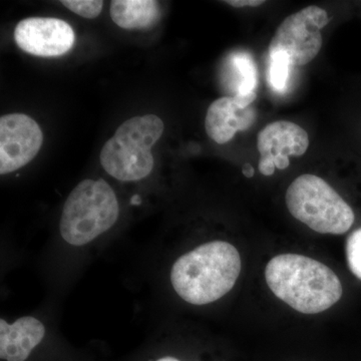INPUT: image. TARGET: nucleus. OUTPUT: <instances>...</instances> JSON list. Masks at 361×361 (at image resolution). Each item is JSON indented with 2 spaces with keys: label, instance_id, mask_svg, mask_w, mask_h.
<instances>
[{
  "label": "nucleus",
  "instance_id": "1",
  "mask_svg": "<svg viewBox=\"0 0 361 361\" xmlns=\"http://www.w3.org/2000/svg\"><path fill=\"white\" fill-rule=\"evenodd\" d=\"M268 287L277 298L303 314H318L341 300L338 276L323 264L299 254H280L265 268Z\"/></svg>",
  "mask_w": 361,
  "mask_h": 361
},
{
  "label": "nucleus",
  "instance_id": "2",
  "mask_svg": "<svg viewBox=\"0 0 361 361\" xmlns=\"http://www.w3.org/2000/svg\"><path fill=\"white\" fill-rule=\"evenodd\" d=\"M241 267L236 247L225 241L208 242L176 261L171 271V282L186 302L205 305L232 290Z\"/></svg>",
  "mask_w": 361,
  "mask_h": 361
},
{
  "label": "nucleus",
  "instance_id": "3",
  "mask_svg": "<svg viewBox=\"0 0 361 361\" xmlns=\"http://www.w3.org/2000/svg\"><path fill=\"white\" fill-rule=\"evenodd\" d=\"M164 129L163 121L155 115L130 118L104 144L99 157L102 166L109 175L123 182L145 179L153 170L152 148Z\"/></svg>",
  "mask_w": 361,
  "mask_h": 361
},
{
  "label": "nucleus",
  "instance_id": "4",
  "mask_svg": "<svg viewBox=\"0 0 361 361\" xmlns=\"http://www.w3.org/2000/svg\"><path fill=\"white\" fill-rule=\"evenodd\" d=\"M118 213V199L106 180H82L63 206L61 237L71 245L89 244L116 224Z\"/></svg>",
  "mask_w": 361,
  "mask_h": 361
},
{
  "label": "nucleus",
  "instance_id": "5",
  "mask_svg": "<svg viewBox=\"0 0 361 361\" xmlns=\"http://www.w3.org/2000/svg\"><path fill=\"white\" fill-rule=\"evenodd\" d=\"M285 201L295 219L320 234H344L355 222L351 207L318 176L296 178L287 189Z\"/></svg>",
  "mask_w": 361,
  "mask_h": 361
},
{
  "label": "nucleus",
  "instance_id": "6",
  "mask_svg": "<svg viewBox=\"0 0 361 361\" xmlns=\"http://www.w3.org/2000/svg\"><path fill=\"white\" fill-rule=\"evenodd\" d=\"M326 11L320 7H305L285 18L273 35L269 56L283 54L291 66H305L322 47V28L329 25Z\"/></svg>",
  "mask_w": 361,
  "mask_h": 361
},
{
  "label": "nucleus",
  "instance_id": "7",
  "mask_svg": "<svg viewBox=\"0 0 361 361\" xmlns=\"http://www.w3.org/2000/svg\"><path fill=\"white\" fill-rule=\"evenodd\" d=\"M44 142L39 126L30 116L11 114L0 118V174L25 167Z\"/></svg>",
  "mask_w": 361,
  "mask_h": 361
},
{
  "label": "nucleus",
  "instance_id": "8",
  "mask_svg": "<svg viewBox=\"0 0 361 361\" xmlns=\"http://www.w3.org/2000/svg\"><path fill=\"white\" fill-rule=\"evenodd\" d=\"M308 147L310 137L300 126L287 121L271 123L258 134L259 171L269 177L276 168L285 170L290 164L289 156H302Z\"/></svg>",
  "mask_w": 361,
  "mask_h": 361
},
{
  "label": "nucleus",
  "instance_id": "9",
  "mask_svg": "<svg viewBox=\"0 0 361 361\" xmlns=\"http://www.w3.org/2000/svg\"><path fill=\"white\" fill-rule=\"evenodd\" d=\"M14 39L23 51L33 56H59L75 44V32L58 18H32L21 20L14 30Z\"/></svg>",
  "mask_w": 361,
  "mask_h": 361
},
{
  "label": "nucleus",
  "instance_id": "10",
  "mask_svg": "<svg viewBox=\"0 0 361 361\" xmlns=\"http://www.w3.org/2000/svg\"><path fill=\"white\" fill-rule=\"evenodd\" d=\"M255 118V110L251 106L240 108L234 97H220L207 111L206 133L217 144H226L239 130H248Z\"/></svg>",
  "mask_w": 361,
  "mask_h": 361
},
{
  "label": "nucleus",
  "instance_id": "11",
  "mask_svg": "<svg viewBox=\"0 0 361 361\" xmlns=\"http://www.w3.org/2000/svg\"><path fill=\"white\" fill-rule=\"evenodd\" d=\"M44 334V325L30 316L21 317L13 324L0 320V357L6 361L27 360Z\"/></svg>",
  "mask_w": 361,
  "mask_h": 361
},
{
  "label": "nucleus",
  "instance_id": "12",
  "mask_svg": "<svg viewBox=\"0 0 361 361\" xmlns=\"http://www.w3.org/2000/svg\"><path fill=\"white\" fill-rule=\"evenodd\" d=\"M111 18L125 30H140L155 25L160 8L153 0H114L111 4Z\"/></svg>",
  "mask_w": 361,
  "mask_h": 361
},
{
  "label": "nucleus",
  "instance_id": "13",
  "mask_svg": "<svg viewBox=\"0 0 361 361\" xmlns=\"http://www.w3.org/2000/svg\"><path fill=\"white\" fill-rule=\"evenodd\" d=\"M232 63L240 75L236 94L247 96L255 92L257 85V71L251 56L247 54H236L232 56Z\"/></svg>",
  "mask_w": 361,
  "mask_h": 361
},
{
  "label": "nucleus",
  "instance_id": "14",
  "mask_svg": "<svg viewBox=\"0 0 361 361\" xmlns=\"http://www.w3.org/2000/svg\"><path fill=\"white\" fill-rule=\"evenodd\" d=\"M269 58L268 82L273 90L276 92H284L288 80L290 63L283 54H272Z\"/></svg>",
  "mask_w": 361,
  "mask_h": 361
},
{
  "label": "nucleus",
  "instance_id": "15",
  "mask_svg": "<svg viewBox=\"0 0 361 361\" xmlns=\"http://www.w3.org/2000/svg\"><path fill=\"white\" fill-rule=\"evenodd\" d=\"M345 251L349 269L361 279V228L351 233L346 241Z\"/></svg>",
  "mask_w": 361,
  "mask_h": 361
},
{
  "label": "nucleus",
  "instance_id": "16",
  "mask_svg": "<svg viewBox=\"0 0 361 361\" xmlns=\"http://www.w3.org/2000/svg\"><path fill=\"white\" fill-rule=\"evenodd\" d=\"M61 4L85 18H96L102 13L104 6V2L99 0H63Z\"/></svg>",
  "mask_w": 361,
  "mask_h": 361
},
{
  "label": "nucleus",
  "instance_id": "17",
  "mask_svg": "<svg viewBox=\"0 0 361 361\" xmlns=\"http://www.w3.org/2000/svg\"><path fill=\"white\" fill-rule=\"evenodd\" d=\"M226 4H229L233 7H237V8H242V7H255L260 6L264 4L265 1L262 0H229V1H225Z\"/></svg>",
  "mask_w": 361,
  "mask_h": 361
},
{
  "label": "nucleus",
  "instance_id": "18",
  "mask_svg": "<svg viewBox=\"0 0 361 361\" xmlns=\"http://www.w3.org/2000/svg\"><path fill=\"white\" fill-rule=\"evenodd\" d=\"M242 172H243V175L245 176L246 178H252L255 171H254L250 164H245V165L243 166V169H242Z\"/></svg>",
  "mask_w": 361,
  "mask_h": 361
},
{
  "label": "nucleus",
  "instance_id": "19",
  "mask_svg": "<svg viewBox=\"0 0 361 361\" xmlns=\"http://www.w3.org/2000/svg\"><path fill=\"white\" fill-rule=\"evenodd\" d=\"M157 361H180L179 360H177V358L175 357H163L161 358V360H157Z\"/></svg>",
  "mask_w": 361,
  "mask_h": 361
}]
</instances>
